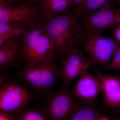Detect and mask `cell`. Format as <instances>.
<instances>
[{"mask_svg": "<svg viewBox=\"0 0 120 120\" xmlns=\"http://www.w3.org/2000/svg\"><path fill=\"white\" fill-rule=\"evenodd\" d=\"M0 120H16L13 114L0 110Z\"/></svg>", "mask_w": 120, "mask_h": 120, "instance_id": "d6986e66", "label": "cell"}, {"mask_svg": "<svg viewBox=\"0 0 120 120\" xmlns=\"http://www.w3.org/2000/svg\"><path fill=\"white\" fill-rule=\"evenodd\" d=\"M21 0H0V5L5 7H10Z\"/></svg>", "mask_w": 120, "mask_h": 120, "instance_id": "ffe728a7", "label": "cell"}, {"mask_svg": "<svg viewBox=\"0 0 120 120\" xmlns=\"http://www.w3.org/2000/svg\"><path fill=\"white\" fill-rule=\"evenodd\" d=\"M28 27L19 22L0 23V46L21 41Z\"/></svg>", "mask_w": 120, "mask_h": 120, "instance_id": "5bb4252c", "label": "cell"}, {"mask_svg": "<svg viewBox=\"0 0 120 120\" xmlns=\"http://www.w3.org/2000/svg\"><path fill=\"white\" fill-rule=\"evenodd\" d=\"M75 11L80 8L82 6L86 0H70Z\"/></svg>", "mask_w": 120, "mask_h": 120, "instance_id": "44dd1931", "label": "cell"}, {"mask_svg": "<svg viewBox=\"0 0 120 120\" xmlns=\"http://www.w3.org/2000/svg\"><path fill=\"white\" fill-rule=\"evenodd\" d=\"M22 41V40H21ZM21 41L5 43L0 46V70L6 71L11 67L17 69L23 62L21 50Z\"/></svg>", "mask_w": 120, "mask_h": 120, "instance_id": "4fadbf2b", "label": "cell"}, {"mask_svg": "<svg viewBox=\"0 0 120 120\" xmlns=\"http://www.w3.org/2000/svg\"><path fill=\"white\" fill-rule=\"evenodd\" d=\"M101 117L97 110L86 106L78 108L68 120H97Z\"/></svg>", "mask_w": 120, "mask_h": 120, "instance_id": "e0dca14e", "label": "cell"}, {"mask_svg": "<svg viewBox=\"0 0 120 120\" xmlns=\"http://www.w3.org/2000/svg\"><path fill=\"white\" fill-rule=\"evenodd\" d=\"M19 77L38 94L49 98L54 86L60 79L55 60L35 64H26L17 69Z\"/></svg>", "mask_w": 120, "mask_h": 120, "instance_id": "3957f363", "label": "cell"}, {"mask_svg": "<svg viewBox=\"0 0 120 120\" xmlns=\"http://www.w3.org/2000/svg\"><path fill=\"white\" fill-rule=\"evenodd\" d=\"M42 19L38 7L27 2L14 7L0 5V23L19 22L30 27Z\"/></svg>", "mask_w": 120, "mask_h": 120, "instance_id": "9c48e42d", "label": "cell"}, {"mask_svg": "<svg viewBox=\"0 0 120 120\" xmlns=\"http://www.w3.org/2000/svg\"><path fill=\"white\" fill-rule=\"evenodd\" d=\"M95 63L84 56L78 49L64 57L58 68L60 79L68 87L75 77L87 71Z\"/></svg>", "mask_w": 120, "mask_h": 120, "instance_id": "ba28073f", "label": "cell"}, {"mask_svg": "<svg viewBox=\"0 0 120 120\" xmlns=\"http://www.w3.org/2000/svg\"><path fill=\"white\" fill-rule=\"evenodd\" d=\"M119 43L116 39L98 34L89 35L82 45L95 64L107 65Z\"/></svg>", "mask_w": 120, "mask_h": 120, "instance_id": "52a82bcc", "label": "cell"}, {"mask_svg": "<svg viewBox=\"0 0 120 120\" xmlns=\"http://www.w3.org/2000/svg\"><path fill=\"white\" fill-rule=\"evenodd\" d=\"M97 120H109L108 118H106V117H101L99 118Z\"/></svg>", "mask_w": 120, "mask_h": 120, "instance_id": "d4e9b609", "label": "cell"}, {"mask_svg": "<svg viewBox=\"0 0 120 120\" xmlns=\"http://www.w3.org/2000/svg\"><path fill=\"white\" fill-rule=\"evenodd\" d=\"M72 92L61 89L48 99L45 109L49 120H68L79 108Z\"/></svg>", "mask_w": 120, "mask_h": 120, "instance_id": "5b68a950", "label": "cell"}, {"mask_svg": "<svg viewBox=\"0 0 120 120\" xmlns=\"http://www.w3.org/2000/svg\"><path fill=\"white\" fill-rule=\"evenodd\" d=\"M114 2L120 6V0H114Z\"/></svg>", "mask_w": 120, "mask_h": 120, "instance_id": "cb8c5ba5", "label": "cell"}, {"mask_svg": "<svg viewBox=\"0 0 120 120\" xmlns=\"http://www.w3.org/2000/svg\"><path fill=\"white\" fill-rule=\"evenodd\" d=\"M114 0H86L82 6L75 11L74 15L79 20L87 14L106 8L114 7Z\"/></svg>", "mask_w": 120, "mask_h": 120, "instance_id": "9a60e30c", "label": "cell"}, {"mask_svg": "<svg viewBox=\"0 0 120 120\" xmlns=\"http://www.w3.org/2000/svg\"><path fill=\"white\" fill-rule=\"evenodd\" d=\"M41 22L53 41L56 52L63 58L77 49L89 36L74 14L60 15Z\"/></svg>", "mask_w": 120, "mask_h": 120, "instance_id": "6da1fadb", "label": "cell"}, {"mask_svg": "<svg viewBox=\"0 0 120 120\" xmlns=\"http://www.w3.org/2000/svg\"><path fill=\"white\" fill-rule=\"evenodd\" d=\"M22 0V1H23L26 0L27 1V2H34V1H37V0Z\"/></svg>", "mask_w": 120, "mask_h": 120, "instance_id": "484cf974", "label": "cell"}, {"mask_svg": "<svg viewBox=\"0 0 120 120\" xmlns=\"http://www.w3.org/2000/svg\"></svg>", "mask_w": 120, "mask_h": 120, "instance_id": "4316f807", "label": "cell"}, {"mask_svg": "<svg viewBox=\"0 0 120 120\" xmlns=\"http://www.w3.org/2000/svg\"><path fill=\"white\" fill-rule=\"evenodd\" d=\"M42 20L57 16L75 14V9L70 0H37Z\"/></svg>", "mask_w": 120, "mask_h": 120, "instance_id": "7c38bea8", "label": "cell"}, {"mask_svg": "<svg viewBox=\"0 0 120 120\" xmlns=\"http://www.w3.org/2000/svg\"><path fill=\"white\" fill-rule=\"evenodd\" d=\"M112 60L106 67L107 70L120 69V43H119L113 56Z\"/></svg>", "mask_w": 120, "mask_h": 120, "instance_id": "ac0fdd59", "label": "cell"}, {"mask_svg": "<svg viewBox=\"0 0 120 120\" xmlns=\"http://www.w3.org/2000/svg\"><path fill=\"white\" fill-rule=\"evenodd\" d=\"M7 70L6 71H0V86L4 83V82L6 79L7 75Z\"/></svg>", "mask_w": 120, "mask_h": 120, "instance_id": "603a6c76", "label": "cell"}, {"mask_svg": "<svg viewBox=\"0 0 120 120\" xmlns=\"http://www.w3.org/2000/svg\"><path fill=\"white\" fill-rule=\"evenodd\" d=\"M104 102L111 108L120 107V78L97 73Z\"/></svg>", "mask_w": 120, "mask_h": 120, "instance_id": "8fae6325", "label": "cell"}, {"mask_svg": "<svg viewBox=\"0 0 120 120\" xmlns=\"http://www.w3.org/2000/svg\"><path fill=\"white\" fill-rule=\"evenodd\" d=\"M23 62L35 64L55 60L56 46L40 21L27 28L21 41Z\"/></svg>", "mask_w": 120, "mask_h": 120, "instance_id": "7a4b0ae2", "label": "cell"}, {"mask_svg": "<svg viewBox=\"0 0 120 120\" xmlns=\"http://www.w3.org/2000/svg\"><path fill=\"white\" fill-rule=\"evenodd\" d=\"M13 115L16 120H49L45 109L38 107H26Z\"/></svg>", "mask_w": 120, "mask_h": 120, "instance_id": "2e32d148", "label": "cell"}, {"mask_svg": "<svg viewBox=\"0 0 120 120\" xmlns=\"http://www.w3.org/2000/svg\"><path fill=\"white\" fill-rule=\"evenodd\" d=\"M31 92L17 82L9 80L0 88V110L13 114L26 108L32 101Z\"/></svg>", "mask_w": 120, "mask_h": 120, "instance_id": "277c9868", "label": "cell"}, {"mask_svg": "<svg viewBox=\"0 0 120 120\" xmlns=\"http://www.w3.org/2000/svg\"><path fill=\"white\" fill-rule=\"evenodd\" d=\"M82 26L89 35L102 34L105 30L120 24V7L99 9L82 18Z\"/></svg>", "mask_w": 120, "mask_h": 120, "instance_id": "8992f818", "label": "cell"}, {"mask_svg": "<svg viewBox=\"0 0 120 120\" xmlns=\"http://www.w3.org/2000/svg\"><path fill=\"white\" fill-rule=\"evenodd\" d=\"M114 34L116 40L120 43V24L114 28Z\"/></svg>", "mask_w": 120, "mask_h": 120, "instance_id": "7402d4cb", "label": "cell"}, {"mask_svg": "<svg viewBox=\"0 0 120 120\" xmlns=\"http://www.w3.org/2000/svg\"><path fill=\"white\" fill-rule=\"evenodd\" d=\"M71 92L75 97L84 103L92 104L101 92V83L98 79L87 71L80 76Z\"/></svg>", "mask_w": 120, "mask_h": 120, "instance_id": "30bf717a", "label": "cell"}]
</instances>
